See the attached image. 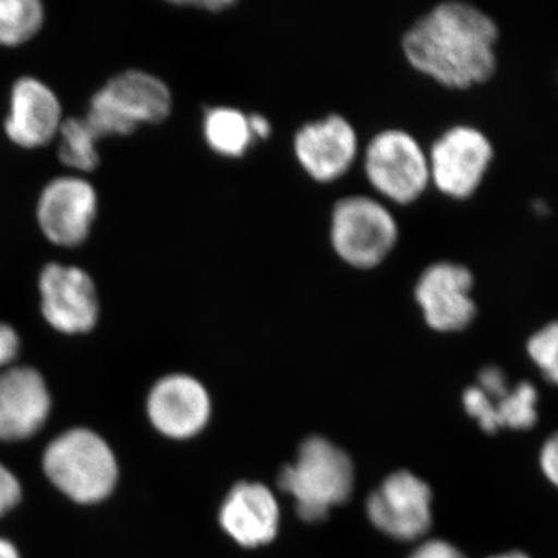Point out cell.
Instances as JSON below:
<instances>
[{
    "label": "cell",
    "mask_w": 558,
    "mask_h": 558,
    "mask_svg": "<svg viewBox=\"0 0 558 558\" xmlns=\"http://www.w3.org/2000/svg\"><path fill=\"white\" fill-rule=\"evenodd\" d=\"M171 92L163 81L140 70L109 80L92 98L84 117L98 137L130 135L142 123H160L170 116Z\"/></svg>",
    "instance_id": "277c9868"
},
{
    "label": "cell",
    "mask_w": 558,
    "mask_h": 558,
    "mask_svg": "<svg viewBox=\"0 0 558 558\" xmlns=\"http://www.w3.org/2000/svg\"><path fill=\"white\" fill-rule=\"evenodd\" d=\"M398 240V222L379 201L349 196L333 207L330 242L337 255L354 269L380 266Z\"/></svg>",
    "instance_id": "5b68a950"
},
{
    "label": "cell",
    "mask_w": 558,
    "mask_h": 558,
    "mask_svg": "<svg viewBox=\"0 0 558 558\" xmlns=\"http://www.w3.org/2000/svg\"><path fill=\"white\" fill-rule=\"evenodd\" d=\"M296 159L317 182H333L347 174L357 157L359 142L354 128L341 116L304 124L293 140Z\"/></svg>",
    "instance_id": "9a60e30c"
},
{
    "label": "cell",
    "mask_w": 558,
    "mask_h": 558,
    "mask_svg": "<svg viewBox=\"0 0 558 558\" xmlns=\"http://www.w3.org/2000/svg\"><path fill=\"white\" fill-rule=\"evenodd\" d=\"M21 354V337L13 326L0 323V371L16 365Z\"/></svg>",
    "instance_id": "603a6c76"
},
{
    "label": "cell",
    "mask_w": 558,
    "mask_h": 558,
    "mask_svg": "<svg viewBox=\"0 0 558 558\" xmlns=\"http://www.w3.org/2000/svg\"><path fill=\"white\" fill-rule=\"evenodd\" d=\"M97 193L78 178L53 180L39 197L38 220L47 240L61 247H76L87 240L97 215Z\"/></svg>",
    "instance_id": "5bb4252c"
},
{
    "label": "cell",
    "mask_w": 558,
    "mask_h": 558,
    "mask_svg": "<svg viewBox=\"0 0 558 558\" xmlns=\"http://www.w3.org/2000/svg\"><path fill=\"white\" fill-rule=\"evenodd\" d=\"M0 558H24L14 539L0 534Z\"/></svg>",
    "instance_id": "83f0119b"
},
{
    "label": "cell",
    "mask_w": 558,
    "mask_h": 558,
    "mask_svg": "<svg viewBox=\"0 0 558 558\" xmlns=\"http://www.w3.org/2000/svg\"><path fill=\"white\" fill-rule=\"evenodd\" d=\"M527 352L543 376L558 385V319L531 337Z\"/></svg>",
    "instance_id": "44dd1931"
},
{
    "label": "cell",
    "mask_w": 558,
    "mask_h": 558,
    "mask_svg": "<svg viewBox=\"0 0 558 558\" xmlns=\"http://www.w3.org/2000/svg\"><path fill=\"white\" fill-rule=\"evenodd\" d=\"M44 478L61 497L81 508H95L120 486L119 454L100 432L84 425L54 435L40 453Z\"/></svg>",
    "instance_id": "7a4b0ae2"
},
{
    "label": "cell",
    "mask_w": 558,
    "mask_h": 558,
    "mask_svg": "<svg viewBox=\"0 0 558 558\" xmlns=\"http://www.w3.org/2000/svg\"><path fill=\"white\" fill-rule=\"evenodd\" d=\"M494 159V148L483 132L454 126L444 132L428 154L429 179L453 199H468L480 189Z\"/></svg>",
    "instance_id": "ba28073f"
},
{
    "label": "cell",
    "mask_w": 558,
    "mask_h": 558,
    "mask_svg": "<svg viewBox=\"0 0 558 558\" xmlns=\"http://www.w3.org/2000/svg\"><path fill=\"white\" fill-rule=\"evenodd\" d=\"M53 395L49 381L35 366L16 365L0 371V444L28 442L49 424Z\"/></svg>",
    "instance_id": "52a82bcc"
},
{
    "label": "cell",
    "mask_w": 558,
    "mask_h": 558,
    "mask_svg": "<svg viewBox=\"0 0 558 558\" xmlns=\"http://www.w3.org/2000/svg\"><path fill=\"white\" fill-rule=\"evenodd\" d=\"M278 486L295 498L301 520L317 523L351 497L354 468L343 450L314 436L301 444L295 464L279 473Z\"/></svg>",
    "instance_id": "3957f363"
},
{
    "label": "cell",
    "mask_w": 558,
    "mask_h": 558,
    "mask_svg": "<svg viewBox=\"0 0 558 558\" xmlns=\"http://www.w3.org/2000/svg\"><path fill=\"white\" fill-rule=\"evenodd\" d=\"M542 468L550 483L558 486V433L543 447Z\"/></svg>",
    "instance_id": "d4e9b609"
},
{
    "label": "cell",
    "mask_w": 558,
    "mask_h": 558,
    "mask_svg": "<svg viewBox=\"0 0 558 558\" xmlns=\"http://www.w3.org/2000/svg\"><path fill=\"white\" fill-rule=\"evenodd\" d=\"M497 43V24L483 10L444 2L411 25L402 49L422 75L449 89H469L494 76Z\"/></svg>",
    "instance_id": "6da1fadb"
},
{
    "label": "cell",
    "mask_w": 558,
    "mask_h": 558,
    "mask_svg": "<svg viewBox=\"0 0 558 558\" xmlns=\"http://www.w3.org/2000/svg\"><path fill=\"white\" fill-rule=\"evenodd\" d=\"M44 9L38 0H0V44L21 46L43 27Z\"/></svg>",
    "instance_id": "d6986e66"
},
{
    "label": "cell",
    "mask_w": 558,
    "mask_h": 558,
    "mask_svg": "<svg viewBox=\"0 0 558 558\" xmlns=\"http://www.w3.org/2000/svg\"><path fill=\"white\" fill-rule=\"evenodd\" d=\"M178 5L194 7V9H204L211 13H220V11L234 7L233 0H201V2H178Z\"/></svg>",
    "instance_id": "484cf974"
},
{
    "label": "cell",
    "mask_w": 558,
    "mask_h": 558,
    "mask_svg": "<svg viewBox=\"0 0 558 558\" xmlns=\"http://www.w3.org/2000/svg\"><path fill=\"white\" fill-rule=\"evenodd\" d=\"M492 558H529L527 556H524V554L521 553H509V554H502V556L492 557Z\"/></svg>",
    "instance_id": "f546056e"
},
{
    "label": "cell",
    "mask_w": 558,
    "mask_h": 558,
    "mask_svg": "<svg viewBox=\"0 0 558 558\" xmlns=\"http://www.w3.org/2000/svg\"><path fill=\"white\" fill-rule=\"evenodd\" d=\"M60 134L62 163L78 171H92L98 167L100 156L97 153V143L100 137L95 134L86 119L62 121Z\"/></svg>",
    "instance_id": "ffe728a7"
},
{
    "label": "cell",
    "mask_w": 558,
    "mask_h": 558,
    "mask_svg": "<svg viewBox=\"0 0 558 558\" xmlns=\"http://www.w3.org/2000/svg\"><path fill=\"white\" fill-rule=\"evenodd\" d=\"M534 211L538 213V215H548L549 208H548V205H546V202L535 201L534 202Z\"/></svg>",
    "instance_id": "f1b7e54d"
},
{
    "label": "cell",
    "mask_w": 558,
    "mask_h": 558,
    "mask_svg": "<svg viewBox=\"0 0 558 558\" xmlns=\"http://www.w3.org/2000/svg\"><path fill=\"white\" fill-rule=\"evenodd\" d=\"M219 521L223 531L245 548L267 545L278 532L277 499L264 484H236L220 508Z\"/></svg>",
    "instance_id": "e0dca14e"
},
{
    "label": "cell",
    "mask_w": 558,
    "mask_h": 558,
    "mask_svg": "<svg viewBox=\"0 0 558 558\" xmlns=\"http://www.w3.org/2000/svg\"><path fill=\"white\" fill-rule=\"evenodd\" d=\"M410 558H465L450 543L432 539L414 550Z\"/></svg>",
    "instance_id": "cb8c5ba5"
},
{
    "label": "cell",
    "mask_w": 558,
    "mask_h": 558,
    "mask_svg": "<svg viewBox=\"0 0 558 558\" xmlns=\"http://www.w3.org/2000/svg\"><path fill=\"white\" fill-rule=\"evenodd\" d=\"M24 484L9 464L0 459V520L11 515L24 501Z\"/></svg>",
    "instance_id": "7402d4cb"
},
{
    "label": "cell",
    "mask_w": 558,
    "mask_h": 558,
    "mask_svg": "<svg viewBox=\"0 0 558 558\" xmlns=\"http://www.w3.org/2000/svg\"><path fill=\"white\" fill-rule=\"evenodd\" d=\"M462 400L468 413L478 418L487 433L502 427L526 429L537 422L538 392L534 385L521 381L510 388L505 373L495 366L481 371L478 387H470Z\"/></svg>",
    "instance_id": "4fadbf2b"
},
{
    "label": "cell",
    "mask_w": 558,
    "mask_h": 558,
    "mask_svg": "<svg viewBox=\"0 0 558 558\" xmlns=\"http://www.w3.org/2000/svg\"><path fill=\"white\" fill-rule=\"evenodd\" d=\"M150 427L171 440H186L199 435L211 417L207 388L189 374H167L154 381L145 399Z\"/></svg>",
    "instance_id": "30bf717a"
},
{
    "label": "cell",
    "mask_w": 558,
    "mask_h": 558,
    "mask_svg": "<svg viewBox=\"0 0 558 558\" xmlns=\"http://www.w3.org/2000/svg\"><path fill=\"white\" fill-rule=\"evenodd\" d=\"M475 279L461 264H432L422 271L414 296L429 328L439 332H457L468 328L476 315L472 292Z\"/></svg>",
    "instance_id": "7c38bea8"
},
{
    "label": "cell",
    "mask_w": 558,
    "mask_h": 558,
    "mask_svg": "<svg viewBox=\"0 0 558 558\" xmlns=\"http://www.w3.org/2000/svg\"><path fill=\"white\" fill-rule=\"evenodd\" d=\"M62 110L57 95L39 80L21 78L11 92L5 132L21 148H39L60 134Z\"/></svg>",
    "instance_id": "2e32d148"
},
{
    "label": "cell",
    "mask_w": 558,
    "mask_h": 558,
    "mask_svg": "<svg viewBox=\"0 0 558 558\" xmlns=\"http://www.w3.org/2000/svg\"><path fill=\"white\" fill-rule=\"evenodd\" d=\"M250 131L255 138H267L270 135L271 126L266 117L253 113L248 117Z\"/></svg>",
    "instance_id": "4316f807"
},
{
    "label": "cell",
    "mask_w": 558,
    "mask_h": 558,
    "mask_svg": "<svg viewBox=\"0 0 558 558\" xmlns=\"http://www.w3.org/2000/svg\"><path fill=\"white\" fill-rule=\"evenodd\" d=\"M365 172L381 196L400 205L417 201L429 183L428 156L409 132L388 130L371 140Z\"/></svg>",
    "instance_id": "8992f818"
},
{
    "label": "cell",
    "mask_w": 558,
    "mask_h": 558,
    "mask_svg": "<svg viewBox=\"0 0 558 558\" xmlns=\"http://www.w3.org/2000/svg\"><path fill=\"white\" fill-rule=\"evenodd\" d=\"M40 312L50 328L64 336H84L98 325L100 300L86 271L49 264L39 277Z\"/></svg>",
    "instance_id": "9c48e42d"
},
{
    "label": "cell",
    "mask_w": 558,
    "mask_h": 558,
    "mask_svg": "<svg viewBox=\"0 0 558 558\" xmlns=\"http://www.w3.org/2000/svg\"><path fill=\"white\" fill-rule=\"evenodd\" d=\"M432 490L413 473H392L369 495L366 510L371 523L402 542L427 534L432 526Z\"/></svg>",
    "instance_id": "8fae6325"
},
{
    "label": "cell",
    "mask_w": 558,
    "mask_h": 558,
    "mask_svg": "<svg viewBox=\"0 0 558 558\" xmlns=\"http://www.w3.org/2000/svg\"><path fill=\"white\" fill-rule=\"evenodd\" d=\"M204 135L209 148L223 157L244 156L252 145L248 116L234 108L209 109L204 120Z\"/></svg>",
    "instance_id": "ac0fdd59"
}]
</instances>
